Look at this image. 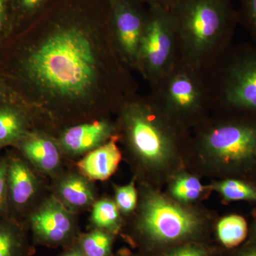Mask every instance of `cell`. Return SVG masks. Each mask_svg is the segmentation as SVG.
Wrapping results in <instances>:
<instances>
[{
  "mask_svg": "<svg viewBox=\"0 0 256 256\" xmlns=\"http://www.w3.org/2000/svg\"><path fill=\"white\" fill-rule=\"evenodd\" d=\"M0 78L54 134L117 114L138 92L106 0H57L42 10L0 46Z\"/></svg>",
  "mask_w": 256,
  "mask_h": 256,
  "instance_id": "obj_1",
  "label": "cell"
},
{
  "mask_svg": "<svg viewBox=\"0 0 256 256\" xmlns=\"http://www.w3.org/2000/svg\"><path fill=\"white\" fill-rule=\"evenodd\" d=\"M170 13L182 62L204 70L233 44L238 22L232 0H178Z\"/></svg>",
  "mask_w": 256,
  "mask_h": 256,
  "instance_id": "obj_2",
  "label": "cell"
},
{
  "mask_svg": "<svg viewBox=\"0 0 256 256\" xmlns=\"http://www.w3.org/2000/svg\"><path fill=\"white\" fill-rule=\"evenodd\" d=\"M117 114L119 139L122 138L142 164L159 168L174 156L182 129L160 110L149 94L132 96Z\"/></svg>",
  "mask_w": 256,
  "mask_h": 256,
  "instance_id": "obj_3",
  "label": "cell"
},
{
  "mask_svg": "<svg viewBox=\"0 0 256 256\" xmlns=\"http://www.w3.org/2000/svg\"><path fill=\"white\" fill-rule=\"evenodd\" d=\"M214 110L256 114V45H234L203 70Z\"/></svg>",
  "mask_w": 256,
  "mask_h": 256,
  "instance_id": "obj_4",
  "label": "cell"
},
{
  "mask_svg": "<svg viewBox=\"0 0 256 256\" xmlns=\"http://www.w3.org/2000/svg\"><path fill=\"white\" fill-rule=\"evenodd\" d=\"M150 90L149 95L160 110L181 129L202 124L207 111L214 109L204 70L180 60Z\"/></svg>",
  "mask_w": 256,
  "mask_h": 256,
  "instance_id": "obj_5",
  "label": "cell"
},
{
  "mask_svg": "<svg viewBox=\"0 0 256 256\" xmlns=\"http://www.w3.org/2000/svg\"><path fill=\"white\" fill-rule=\"evenodd\" d=\"M201 124L197 144L207 156L235 168L256 162V121L220 117Z\"/></svg>",
  "mask_w": 256,
  "mask_h": 256,
  "instance_id": "obj_6",
  "label": "cell"
},
{
  "mask_svg": "<svg viewBox=\"0 0 256 256\" xmlns=\"http://www.w3.org/2000/svg\"><path fill=\"white\" fill-rule=\"evenodd\" d=\"M180 60L178 36L170 12L148 9L138 54V73L150 88Z\"/></svg>",
  "mask_w": 256,
  "mask_h": 256,
  "instance_id": "obj_7",
  "label": "cell"
},
{
  "mask_svg": "<svg viewBox=\"0 0 256 256\" xmlns=\"http://www.w3.org/2000/svg\"><path fill=\"white\" fill-rule=\"evenodd\" d=\"M200 226L193 212L182 208L156 194H150L140 208L138 228L150 240L171 242L192 236Z\"/></svg>",
  "mask_w": 256,
  "mask_h": 256,
  "instance_id": "obj_8",
  "label": "cell"
},
{
  "mask_svg": "<svg viewBox=\"0 0 256 256\" xmlns=\"http://www.w3.org/2000/svg\"><path fill=\"white\" fill-rule=\"evenodd\" d=\"M111 33L121 60L138 72V54L148 9L138 0H106Z\"/></svg>",
  "mask_w": 256,
  "mask_h": 256,
  "instance_id": "obj_9",
  "label": "cell"
},
{
  "mask_svg": "<svg viewBox=\"0 0 256 256\" xmlns=\"http://www.w3.org/2000/svg\"><path fill=\"white\" fill-rule=\"evenodd\" d=\"M74 214L52 195L28 214V224L37 242L48 246L70 245L78 232Z\"/></svg>",
  "mask_w": 256,
  "mask_h": 256,
  "instance_id": "obj_10",
  "label": "cell"
},
{
  "mask_svg": "<svg viewBox=\"0 0 256 256\" xmlns=\"http://www.w3.org/2000/svg\"><path fill=\"white\" fill-rule=\"evenodd\" d=\"M63 156H82L118 136L117 120L100 118L72 124L54 134Z\"/></svg>",
  "mask_w": 256,
  "mask_h": 256,
  "instance_id": "obj_11",
  "label": "cell"
},
{
  "mask_svg": "<svg viewBox=\"0 0 256 256\" xmlns=\"http://www.w3.org/2000/svg\"><path fill=\"white\" fill-rule=\"evenodd\" d=\"M6 156L9 214L18 218V216L28 214L33 210L40 184L32 166L21 154L10 153Z\"/></svg>",
  "mask_w": 256,
  "mask_h": 256,
  "instance_id": "obj_12",
  "label": "cell"
},
{
  "mask_svg": "<svg viewBox=\"0 0 256 256\" xmlns=\"http://www.w3.org/2000/svg\"><path fill=\"white\" fill-rule=\"evenodd\" d=\"M14 148L32 168L42 174L54 178L60 174L63 154L52 133L35 130L25 136Z\"/></svg>",
  "mask_w": 256,
  "mask_h": 256,
  "instance_id": "obj_13",
  "label": "cell"
},
{
  "mask_svg": "<svg viewBox=\"0 0 256 256\" xmlns=\"http://www.w3.org/2000/svg\"><path fill=\"white\" fill-rule=\"evenodd\" d=\"M36 129L40 128L36 117L23 102L18 98L0 101V151L8 146L14 148Z\"/></svg>",
  "mask_w": 256,
  "mask_h": 256,
  "instance_id": "obj_14",
  "label": "cell"
},
{
  "mask_svg": "<svg viewBox=\"0 0 256 256\" xmlns=\"http://www.w3.org/2000/svg\"><path fill=\"white\" fill-rule=\"evenodd\" d=\"M54 196L74 214L92 208L96 201L92 181L79 172L60 176L54 186Z\"/></svg>",
  "mask_w": 256,
  "mask_h": 256,
  "instance_id": "obj_15",
  "label": "cell"
},
{
  "mask_svg": "<svg viewBox=\"0 0 256 256\" xmlns=\"http://www.w3.org/2000/svg\"><path fill=\"white\" fill-rule=\"evenodd\" d=\"M119 136L112 138L78 160L79 172L90 181H105L116 172L122 159L117 142Z\"/></svg>",
  "mask_w": 256,
  "mask_h": 256,
  "instance_id": "obj_16",
  "label": "cell"
},
{
  "mask_svg": "<svg viewBox=\"0 0 256 256\" xmlns=\"http://www.w3.org/2000/svg\"><path fill=\"white\" fill-rule=\"evenodd\" d=\"M28 242L23 226L8 215L0 218V256H26Z\"/></svg>",
  "mask_w": 256,
  "mask_h": 256,
  "instance_id": "obj_17",
  "label": "cell"
},
{
  "mask_svg": "<svg viewBox=\"0 0 256 256\" xmlns=\"http://www.w3.org/2000/svg\"><path fill=\"white\" fill-rule=\"evenodd\" d=\"M217 234L220 242L227 248L238 246L247 238L246 220L239 215L224 217L217 225Z\"/></svg>",
  "mask_w": 256,
  "mask_h": 256,
  "instance_id": "obj_18",
  "label": "cell"
},
{
  "mask_svg": "<svg viewBox=\"0 0 256 256\" xmlns=\"http://www.w3.org/2000/svg\"><path fill=\"white\" fill-rule=\"evenodd\" d=\"M90 222L96 228L114 233L119 228L120 210L108 198L96 200L92 207Z\"/></svg>",
  "mask_w": 256,
  "mask_h": 256,
  "instance_id": "obj_19",
  "label": "cell"
},
{
  "mask_svg": "<svg viewBox=\"0 0 256 256\" xmlns=\"http://www.w3.org/2000/svg\"><path fill=\"white\" fill-rule=\"evenodd\" d=\"M112 244L110 233L98 228L80 236L77 242L86 256H110Z\"/></svg>",
  "mask_w": 256,
  "mask_h": 256,
  "instance_id": "obj_20",
  "label": "cell"
},
{
  "mask_svg": "<svg viewBox=\"0 0 256 256\" xmlns=\"http://www.w3.org/2000/svg\"><path fill=\"white\" fill-rule=\"evenodd\" d=\"M215 188L227 201H256V188L239 180L220 182Z\"/></svg>",
  "mask_w": 256,
  "mask_h": 256,
  "instance_id": "obj_21",
  "label": "cell"
},
{
  "mask_svg": "<svg viewBox=\"0 0 256 256\" xmlns=\"http://www.w3.org/2000/svg\"><path fill=\"white\" fill-rule=\"evenodd\" d=\"M203 186L198 178L193 176H184L178 178L172 186V194L184 202H193L200 197Z\"/></svg>",
  "mask_w": 256,
  "mask_h": 256,
  "instance_id": "obj_22",
  "label": "cell"
},
{
  "mask_svg": "<svg viewBox=\"0 0 256 256\" xmlns=\"http://www.w3.org/2000/svg\"><path fill=\"white\" fill-rule=\"evenodd\" d=\"M236 12L238 24L248 32L256 45V0H239Z\"/></svg>",
  "mask_w": 256,
  "mask_h": 256,
  "instance_id": "obj_23",
  "label": "cell"
},
{
  "mask_svg": "<svg viewBox=\"0 0 256 256\" xmlns=\"http://www.w3.org/2000/svg\"><path fill=\"white\" fill-rule=\"evenodd\" d=\"M138 194L134 183L116 188V204L124 214L132 212L137 206Z\"/></svg>",
  "mask_w": 256,
  "mask_h": 256,
  "instance_id": "obj_24",
  "label": "cell"
},
{
  "mask_svg": "<svg viewBox=\"0 0 256 256\" xmlns=\"http://www.w3.org/2000/svg\"><path fill=\"white\" fill-rule=\"evenodd\" d=\"M6 156H0V218L10 215L6 185Z\"/></svg>",
  "mask_w": 256,
  "mask_h": 256,
  "instance_id": "obj_25",
  "label": "cell"
},
{
  "mask_svg": "<svg viewBox=\"0 0 256 256\" xmlns=\"http://www.w3.org/2000/svg\"><path fill=\"white\" fill-rule=\"evenodd\" d=\"M10 1L0 0V46L10 36Z\"/></svg>",
  "mask_w": 256,
  "mask_h": 256,
  "instance_id": "obj_26",
  "label": "cell"
},
{
  "mask_svg": "<svg viewBox=\"0 0 256 256\" xmlns=\"http://www.w3.org/2000/svg\"><path fill=\"white\" fill-rule=\"evenodd\" d=\"M148 9H160L171 12L178 0H138Z\"/></svg>",
  "mask_w": 256,
  "mask_h": 256,
  "instance_id": "obj_27",
  "label": "cell"
},
{
  "mask_svg": "<svg viewBox=\"0 0 256 256\" xmlns=\"http://www.w3.org/2000/svg\"><path fill=\"white\" fill-rule=\"evenodd\" d=\"M166 256H206V252L201 247L191 246L178 248Z\"/></svg>",
  "mask_w": 256,
  "mask_h": 256,
  "instance_id": "obj_28",
  "label": "cell"
},
{
  "mask_svg": "<svg viewBox=\"0 0 256 256\" xmlns=\"http://www.w3.org/2000/svg\"><path fill=\"white\" fill-rule=\"evenodd\" d=\"M14 98L18 99L3 79L0 78V101Z\"/></svg>",
  "mask_w": 256,
  "mask_h": 256,
  "instance_id": "obj_29",
  "label": "cell"
},
{
  "mask_svg": "<svg viewBox=\"0 0 256 256\" xmlns=\"http://www.w3.org/2000/svg\"><path fill=\"white\" fill-rule=\"evenodd\" d=\"M62 256H86L84 255V252H82L80 248L77 244L69 247L68 250H66L65 252L62 254Z\"/></svg>",
  "mask_w": 256,
  "mask_h": 256,
  "instance_id": "obj_30",
  "label": "cell"
},
{
  "mask_svg": "<svg viewBox=\"0 0 256 256\" xmlns=\"http://www.w3.org/2000/svg\"><path fill=\"white\" fill-rule=\"evenodd\" d=\"M236 256H256V244H250L242 249Z\"/></svg>",
  "mask_w": 256,
  "mask_h": 256,
  "instance_id": "obj_31",
  "label": "cell"
},
{
  "mask_svg": "<svg viewBox=\"0 0 256 256\" xmlns=\"http://www.w3.org/2000/svg\"><path fill=\"white\" fill-rule=\"evenodd\" d=\"M250 242H252V244H256V222L254 224V228H252Z\"/></svg>",
  "mask_w": 256,
  "mask_h": 256,
  "instance_id": "obj_32",
  "label": "cell"
}]
</instances>
